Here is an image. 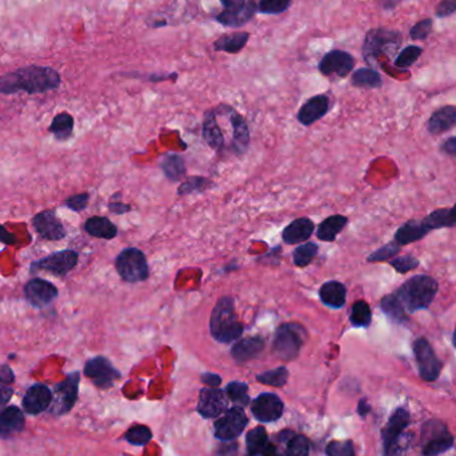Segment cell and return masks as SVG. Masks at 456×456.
<instances>
[{"label":"cell","mask_w":456,"mask_h":456,"mask_svg":"<svg viewBox=\"0 0 456 456\" xmlns=\"http://www.w3.org/2000/svg\"><path fill=\"white\" fill-rule=\"evenodd\" d=\"M60 83L62 79L56 69L44 66H27L0 76V94H43L59 88Z\"/></svg>","instance_id":"cell-1"},{"label":"cell","mask_w":456,"mask_h":456,"mask_svg":"<svg viewBox=\"0 0 456 456\" xmlns=\"http://www.w3.org/2000/svg\"><path fill=\"white\" fill-rule=\"evenodd\" d=\"M438 291L439 284L434 277L415 275L404 282V284H401L395 293L406 311L413 314L420 310H427L434 302Z\"/></svg>","instance_id":"cell-2"},{"label":"cell","mask_w":456,"mask_h":456,"mask_svg":"<svg viewBox=\"0 0 456 456\" xmlns=\"http://www.w3.org/2000/svg\"><path fill=\"white\" fill-rule=\"evenodd\" d=\"M209 331L219 343H233L242 336L244 326L237 320L233 298L224 296L218 300L209 319Z\"/></svg>","instance_id":"cell-3"},{"label":"cell","mask_w":456,"mask_h":456,"mask_svg":"<svg viewBox=\"0 0 456 456\" xmlns=\"http://www.w3.org/2000/svg\"><path fill=\"white\" fill-rule=\"evenodd\" d=\"M401 44V34L391 28H373L363 43V57L370 66H378L380 56H394Z\"/></svg>","instance_id":"cell-4"},{"label":"cell","mask_w":456,"mask_h":456,"mask_svg":"<svg viewBox=\"0 0 456 456\" xmlns=\"http://www.w3.org/2000/svg\"><path fill=\"white\" fill-rule=\"evenodd\" d=\"M455 438L445 423L439 419H431L420 429L422 456H439L454 447Z\"/></svg>","instance_id":"cell-5"},{"label":"cell","mask_w":456,"mask_h":456,"mask_svg":"<svg viewBox=\"0 0 456 456\" xmlns=\"http://www.w3.org/2000/svg\"><path fill=\"white\" fill-rule=\"evenodd\" d=\"M305 339V330L296 323H286L277 329L274 339V354L279 359H295Z\"/></svg>","instance_id":"cell-6"},{"label":"cell","mask_w":456,"mask_h":456,"mask_svg":"<svg viewBox=\"0 0 456 456\" xmlns=\"http://www.w3.org/2000/svg\"><path fill=\"white\" fill-rule=\"evenodd\" d=\"M115 267L120 277L128 283L144 282L150 275L146 255L138 249L122 251L115 261Z\"/></svg>","instance_id":"cell-7"},{"label":"cell","mask_w":456,"mask_h":456,"mask_svg":"<svg viewBox=\"0 0 456 456\" xmlns=\"http://www.w3.org/2000/svg\"><path fill=\"white\" fill-rule=\"evenodd\" d=\"M221 3L223 11L215 16V20L224 27H243L258 13L254 0H221Z\"/></svg>","instance_id":"cell-8"},{"label":"cell","mask_w":456,"mask_h":456,"mask_svg":"<svg viewBox=\"0 0 456 456\" xmlns=\"http://www.w3.org/2000/svg\"><path fill=\"white\" fill-rule=\"evenodd\" d=\"M413 350L420 378L429 383L438 380L442 373L443 361L436 357L429 340L426 338H417Z\"/></svg>","instance_id":"cell-9"},{"label":"cell","mask_w":456,"mask_h":456,"mask_svg":"<svg viewBox=\"0 0 456 456\" xmlns=\"http://www.w3.org/2000/svg\"><path fill=\"white\" fill-rule=\"evenodd\" d=\"M79 382V373H72L63 382L56 385L53 391V401L48 407V411L51 414L64 415L72 410L78 399Z\"/></svg>","instance_id":"cell-10"},{"label":"cell","mask_w":456,"mask_h":456,"mask_svg":"<svg viewBox=\"0 0 456 456\" xmlns=\"http://www.w3.org/2000/svg\"><path fill=\"white\" fill-rule=\"evenodd\" d=\"M411 423V415L406 407H398L388 419L387 424L382 429L383 456H389L395 445L401 441L406 429Z\"/></svg>","instance_id":"cell-11"},{"label":"cell","mask_w":456,"mask_h":456,"mask_svg":"<svg viewBox=\"0 0 456 456\" xmlns=\"http://www.w3.org/2000/svg\"><path fill=\"white\" fill-rule=\"evenodd\" d=\"M78 264V252L72 249H64L55 252L44 259L34 263L31 270H42L56 277H64Z\"/></svg>","instance_id":"cell-12"},{"label":"cell","mask_w":456,"mask_h":456,"mask_svg":"<svg viewBox=\"0 0 456 456\" xmlns=\"http://www.w3.org/2000/svg\"><path fill=\"white\" fill-rule=\"evenodd\" d=\"M247 416L244 411L239 407L228 410L226 415L218 419L215 423V435L223 442H230L236 439L243 429L247 426Z\"/></svg>","instance_id":"cell-13"},{"label":"cell","mask_w":456,"mask_h":456,"mask_svg":"<svg viewBox=\"0 0 456 456\" xmlns=\"http://www.w3.org/2000/svg\"><path fill=\"white\" fill-rule=\"evenodd\" d=\"M84 375L102 389L112 387L113 382L120 378V373L104 357H97L88 360L84 366Z\"/></svg>","instance_id":"cell-14"},{"label":"cell","mask_w":456,"mask_h":456,"mask_svg":"<svg viewBox=\"0 0 456 456\" xmlns=\"http://www.w3.org/2000/svg\"><path fill=\"white\" fill-rule=\"evenodd\" d=\"M355 67V59L343 50H331L319 62V71L324 76L346 78Z\"/></svg>","instance_id":"cell-15"},{"label":"cell","mask_w":456,"mask_h":456,"mask_svg":"<svg viewBox=\"0 0 456 456\" xmlns=\"http://www.w3.org/2000/svg\"><path fill=\"white\" fill-rule=\"evenodd\" d=\"M284 410V404L280 398L274 394L259 395L251 406V411L259 422H274L277 420Z\"/></svg>","instance_id":"cell-16"},{"label":"cell","mask_w":456,"mask_h":456,"mask_svg":"<svg viewBox=\"0 0 456 456\" xmlns=\"http://www.w3.org/2000/svg\"><path fill=\"white\" fill-rule=\"evenodd\" d=\"M25 295L28 303L42 308L53 303L57 296V289L53 283L44 279H31L25 287Z\"/></svg>","instance_id":"cell-17"},{"label":"cell","mask_w":456,"mask_h":456,"mask_svg":"<svg viewBox=\"0 0 456 456\" xmlns=\"http://www.w3.org/2000/svg\"><path fill=\"white\" fill-rule=\"evenodd\" d=\"M32 226L36 233L47 240H60L66 236L63 223L57 219L55 211L47 209L42 211L32 219Z\"/></svg>","instance_id":"cell-18"},{"label":"cell","mask_w":456,"mask_h":456,"mask_svg":"<svg viewBox=\"0 0 456 456\" xmlns=\"http://www.w3.org/2000/svg\"><path fill=\"white\" fill-rule=\"evenodd\" d=\"M227 398L218 388H205L200 391L198 411L203 417H216L227 410Z\"/></svg>","instance_id":"cell-19"},{"label":"cell","mask_w":456,"mask_h":456,"mask_svg":"<svg viewBox=\"0 0 456 456\" xmlns=\"http://www.w3.org/2000/svg\"><path fill=\"white\" fill-rule=\"evenodd\" d=\"M53 401L51 389L42 383H36L28 388L23 398V408L31 415H38L48 410Z\"/></svg>","instance_id":"cell-20"},{"label":"cell","mask_w":456,"mask_h":456,"mask_svg":"<svg viewBox=\"0 0 456 456\" xmlns=\"http://www.w3.org/2000/svg\"><path fill=\"white\" fill-rule=\"evenodd\" d=\"M330 110V97L317 95L304 103L298 113V120L304 125H311L322 119Z\"/></svg>","instance_id":"cell-21"},{"label":"cell","mask_w":456,"mask_h":456,"mask_svg":"<svg viewBox=\"0 0 456 456\" xmlns=\"http://www.w3.org/2000/svg\"><path fill=\"white\" fill-rule=\"evenodd\" d=\"M26 419L20 408L10 406L0 411V436L10 438L25 429Z\"/></svg>","instance_id":"cell-22"},{"label":"cell","mask_w":456,"mask_h":456,"mask_svg":"<svg viewBox=\"0 0 456 456\" xmlns=\"http://www.w3.org/2000/svg\"><path fill=\"white\" fill-rule=\"evenodd\" d=\"M429 226L426 224L424 219L423 221H410L404 223L398 228V231L395 233L394 240L399 244V246H407L411 244L414 242H419L420 239H423L424 236L429 234Z\"/></svg>","instance_id":"cell-23"},{"label":"cell","mask_w":456,"mask_h":456,"mask_svg":"<svg viewBox=\"0 0 456 456\" xmlns=\"http://www.w3.org/2000/svg\"><path fill=\"white\" fill-rule=\"evenodd\" d=\"M263 348L264 339L261 336H254L236 342L235 346L231 350V354L237 363H246L249 360L255 359L262 352Z\"/></svg>","instance_id":"cell-24"},{"label":"cell","mask_w":456,"mask_h":456,"mask_svg":"<svg viewBox=\"0 0 456 456\" xmlns=\"http://www.w3.org/2000/svg\"><path fill=\"white\" fill-rule=\"evenodd\" d=\"M314 221L308 218H300L290 223L283 231V240L287 244H298L310 239L314 233Z\"/></svg>","instance_id":"cell-25"},{"label":"cell","mask_w":456,"mask_h":456,"mask_svg":"<svg viewBox=\"0 0 456 456\" xmlns=\"http://www.w3.org/2000/svg\"><path fill=\"white\" fill-rule=\"evenodd\" d=\"M456 125V107L455 106H445L432 113L429 118V132L434 135L443 134L445 131H450Z\"/></svg>","instance_id":"cell-26"},{"label":"cell","mask_w":456,"mask_h":456,"mask_svg":"<svg viewBox=\"0 0 456 456\" xmlns=\"http://www.w3.org/2000/svg\"><path fill=\"white\" fill-rule=\"evenodd\" d=\"M320 300L326 305L339 310L346 304L347 290L346 286L340 282H327L319 290Z\"/></svg>","instance_id":"cell-27"},{"label":"cell","mask_w":456,"mask_h":456,"mask_svg":"<svg viewBox=\"0 0 456 456\" xmlns=\"http://www.w3.org/2000/svg\"><path fill=\"white\" fill-rule=\"evenodd\" d=\"M203 138L206 139L209 147L215 151H221L224 147V135L218 125V115L215 110H209L205 113L203 122Z\"/></svg>","instance_id":"cell-28"},{"label":"cell","mask_w":456,"mask_h":456,"mask_svg":"<svg viewBox=\"0 0 456 456\" xmlns=\"http://www.w3.org/2000/svg\"><path fill=\"white\" fill-rule=\"evenodd\" d=\"M249 39V32H234L223 35L214 42V50L227 54H237L247 46Z\"/></svg>","instance_id":"cell-29"},{"label":"cell","mask_w":456,"mask_h":456,"mask_svg":"<svg viewBox=\"0 0 456 456\" xmlns=\"http://www.w3.org/2000/svg\"><path fill=\"white\" fill-rule=\"evenodd\" d=\"M84 230L87 231V234L94 236V237L107 239V240H111L118 235L116 226L104 216L90 218L84 224Z\"/></svg>","instance_id":"cell-30"},{"label":"cell","mask_w":456,"mask_h":456,"mask_svg":"<svg viewBox=\"0 0 456 456\" xmlns=\"http://www.w3.org/2000/svg\"><path fill=\"white\" fill-rule=\"evenodd\" d=\"M230 118H231L233 130H234L233 143H234L236 152L246 151V148L249 147V128H247V125H246V120L234 109H231Z\"/></svg>","instance_id":"cell-31"},{"label":"cell","mask_w":456,"mask_h":456,"mask_svg":"<svg viewBox=\"0 0 456 456\" xmlns=\"http://www.w3.org/2000/svg\"><path fill=\"white\" fill-rule=\"evenodd\" d=\"M424 221L431 231L444 227H456V205L451 208H441L431 212L427 218H424Z\"/></svg>","instance_id":"cell-32"},{"label":"cell","mask_w":456,"mask_h":456,"mask_svg":"<svg viewBox=\"0 0 456 456\" xmlns=\"http://www.w3.org/2000/svg\"><path fill=\"white\" fill-rule=\"evenodd\" d=\"M347 218L343 215H333L327 218L326 221H322L319 226L318 235L320 240L323 242H333L336 236L342 233V230L346 227Z\"/></svg>","instance_id":"cell-33"},{"label":"cell","mask_w":456,"mask_h":456,"mask_svg":"<svg viewBox=\"0 0 456 456\" xmlns=\"http://www.w3.org/2000/svg\"><path fill=\"white\" fill-rule=\"evenodd\" d=\"M380 307L391 322L398 323V324H404L408 322L407 311L403 307L401 300L398 299L396 293L386 295L380 302Z\"/></svg>","instance_id":"cell-34"},{"label":"cell","mask_w":456,"mask_h":456,"mask_svg":"<svg viewBox=\"0 0 456 456\" xmlns=\"http://www.w3.org/2000/svg\"><path fill=\"white\" fill-rule=\"evenodd\" d=\"M351 83L359 88H379L382 87V76L373 69H357L351 76Z\"/></svg>","instance_id":"cell-35"},{"label":"cell","mask_w":456,"mask_h":456,"mask_svg":"<svg viewBox=\"0 0 456 456\" xmlns=\"http://www.w3.org/2000/svg\"><path fill=\"white\" fill-rule=\"evenodd\" d=\"M50 131L57 140H67L71 138L74 131V118L67 112L56 115L50 127Z\"/></svg>","instance_id":"cell-36"},{"label":"cell","mask_w":456,"mask_h":456,"mask_svg":"<svg viewBox=\"0 0 456 456\" xmlns=\"http://www.w3.org/2000/svg\"><path fill=\"white\" fill-rule=\"evenodd\" d=\"M162 168H163L167 178L174 180V181L181 179L187 172L183 158L179 155H175V153H170L165 156V159L162 162Z\"/></svg>","instance_id":"cell-37"},{"label":"cell","mask_w":456,"mask_h":456,"mask_svg":"<svg viewBox=\"0 0 456 456\" xmlns=\"http://www.w3.org/2000/svg\"><path fill=\"white\" fill-rule=\"evenodd\" d=\"M268 443L270 442H268L267 432L263 427H256V429L249 431V434L247 435V455H263Z\"/></svg>","instance_id":"cell-38"},{"label":"cell","mask_w":456,"mask_h":456,"mask_svg":"<svg viewBox=\"0 0 456 456\" xmlns=\"http://www.w3.org/2000/svg\"><path fill=\"white\" fill-rule=\"evenodd\" d=\"M373 320V314L370 305L366 303L364 300H358L355 302L352 308H351V315H350V322L354 327H368Z\"/></svg>","instance_id":"cell-39"},{"label":"cell","mask_w":456,"mask_h":456,"mask_svg":"<svg viewBox=\"0 0 456 456\" xmlns=\"http://www.w3.org/2000/svg\"><path fill=\"white\" fill-rule=\"evenodd\" d=\"M256 380L267 386L283 387L289 380V370L286 367H277L275 370L258 375Z\"/></svg>","instance_id":"cell-40"},{"label":"cell","mask_w":456,"mask_h":456,"mask_svg":"<svg viewBox=\"0 0 456 456\" xmlns=\"http://www.w3.org/2000/svg\"><path fill=\"white\" fill-rule=\"evenodd\" d=\"M318 254V246L315 243H305L293 249V263L298 267H305Z\"/></svg>","instance_id":"cell-41"},{"label":"cell","mask_w":456,"mask_h":456,"mask_svg":"<svg viewBox=\"0 0 456 456\" xmlns=\"http://www.w3.org/2000/svg\"><path fill=\"white\" fill-rule=\"evenodd\" d=\"M292 0H259L256 3L258 13L263 15H279L286 13Z\"/></svg>","instance_id":"cell-42"},{"label":"cell","mask_w":456,"mask_h":456,"mask_svg":"<svg viewBox=\"0 0 456 456\" xmlns=\"http://www.w3.org/2000/svg\"><path fill=\"white\" fill-rule=\"evenodd\" d=\"M226 392L228 395V398L231 401H234L235 404H239L242 407L247 406L249 401V386L246 383H240V382H233L230 383L227 388H226Z\"/></svg>","instance_id":"cell-43"},{"label":"cell","mask_w":456,"mask_h":456,"mask_svg":"<svg viewBox=\"0 0 456 456\" xmlns=\"http://www.w3.org/2000/svg\"><path fill=\"white\" fill-rule=\"evenodd\" d=\"M423 53V50L417 46H408L401 51L399 55L396 56L395 59V66L398 69H408L411 66H414L415 63L417 62V59L420 57Z\"/></svg>","instance_id":"cell-44"},{"label":"cell","mask_w":456,"mask_h":456,"mask_svg":"<svg viewBox=\"0 0 456 456\" xmlns=\"http://www.w3.org/2000/svg\"><path fill=\"white\" fill-rule=\"evenodd\" d=\"M399 251H401V246L395 240H392L387 244H385L383 247H380V249L373 252L367 258V261L373 263L387 262V261H391L392 258H395L399 254Z\"/></svg>","instance_id":"cell-45"},{"label":"cell","mask_w":456,"mask_h":456,"mask_svg":"<svg viewBox=\"0 0 456 456\" xmlns=\"http://www.w3.org/2000/svg\"><path fill=\"white\" fill-rule=\"evenodd\" d=\"M151 429L146 426H134L125 435V441L135 445H144L151 441Z\"/></svg>","instance_id":"cell-46"},{"label":"cell","mask_w":456,"mask_h":456,"mask_svg":"<svg viewBox=\"0 0 456 456\" xmlns=\"http://www.w3.org/2000/svg\"><path fill=\"white\" fill-rule=\"evenodd\" d=\"M310 454V442L303 435L292 436L289 441L286 456H308Z\"/></svg>","instance_id":"cell-47"},{"label":"cell","mask_w":456,"mask_h":456,"mask_svg":"<svg viewBox=\"0 0 456 456\" xmlns=\"http://www.w3.org/2000/svg\"><path fill=\"white\" fill-rule=\"evenodd\" d=\"M207 184H211V181L206 179V178H199V177L198 178H190L180 186L178 194L190 195L194 194V193H202L203 190L207 188Z\"/></svg>","instance_id":"cell-48"},{"label":"cell","mask_w":456,"mask_h":456,"mask_svg":"<svg viewBox=\"0 0 456 456\" xmlns=\"http://www.w3.org/2000/svg\"><path fill=\"white\" fill-rule=\"evenodd\" d=\"M388 262L399 274H406V272L419 267V261L413 255H403L398 258H392Z\"/></svg>","instance_id":"cell-49"},{"label":"cell","mask_w":456,"mask_h":456,"mask_svg":"<svg viewBox=\"0 0 456 456\" xmlns=\"http://www.w3.org/2000/svg\"><path fill=\"white\" fill-rule=\"evenodd\" d=\"M326 452L329 456H357L355 455V447L354 443L351 441H346V442H335L329 443Z\"/></svg>","instance_id":"cell-50"},{"label":"cell","mask_w":456,"mask_h":456,"mask_svg":"<svg viewBox=\"0 0 456 456\" xmlns=\"http://www.w3.org/2000/svg\"><path fill=\"white\" fill-rule=\"evenodd\" d=\"M432 32V20L423 19L413 26L410 31V36L413 41H426Z\"/></svg>","instance_id":"cell-51"},{"label":"cell","mask_w":456,"mask_h":456,"mask_svg":"<svg viewBox=\"0 0 456 456\" xmlns=\"http://www.w3.org/2000/svg\"><path fill=\"white\" fill-rule=\"evenodd\" d=\"M88 199H90V195L88 194L74 195V196H71V198H69V199L64 202V205H66L69 209L79 212V211H83L84 208L87 207V205H88Z\"/></svg>","instance_id":"cell-52"},{"label":"cell","mask_w":456,"mask_h":456,"mask_svg":"<svg viewBox=\"0 0 456 456\" xmlns=\"http://www.w3.org/2000/svg\"><path fill=\"white\" fill-rule=\"evenodd\" d=\"M456 13V0H442L435 10V14L438 18H447Z\"/></svg>","instance_id":"cell-53"},{"label":"cell","mask_w":456,"mask_h":456,"mask_svg":"<svg viewBox=\"0 0 456 456\" xmlns=\"http://www.w3.org/2000/svg\"><path fill=\"white\" fill-rule=\"evenodd\" d=\"M15 376L13 370L8 366L0 364V383L3 385H11L14 383Z\"/></svg>","instance_id":"cell-54"},{"label":"cell","mask_w":456,"mask_h":456,"mask_svg":"<svg viewBox=\"0 0 456 456\" xmlns=\"http://www.w3.org/2000/svg\"><path fill=\"white\" fill-rule=\"evenodd\" d=\"M202 382L206 383L207 386L216 388L221 383V378L219 375H216V373H207L202 375Z\"/></svg>","instance_id":"cell-55"},{"label":"cell","mask_w":456,"mask_h":456,"mask_svg":"<svg viewBox=\"0 0 456 456\" xmlns=\"http://www.w3.org/2000/svg\"><path fill=\"white\" fill-rule=\"evenodd\" d=\"M0 243H4V244H16L18 243V239L14 234H11L10 231H7L4 228V226L0 224Z\"/></svg>","instance_id":"cell-56"},{"label":"cell","mask_w":456,"mask_h":456,"mask_svg":"<svg viewBox=\"0 0 456 456\" xmlns=\"http://www.w3.org/2000/svg\"><path fill=\"white\" fill-rule=\"evenodd\" d=\"M13 394H14V389L13 388L10 387L8 385L0 383V407L4 406L7 401L11 399Z\"/></svg>","instance_id":"cell-57"},{"label":"cell","mask_w":456,"mask_h":456,"mask_svg":"<svg viewBox=\"0 0 456 456\" xmlns=\"http://www.w3.org/2000/svg\"><path fill=\"white\" fill-rule=\"evenodd\" d=\"M442 151L445 152L450 156L456 158V137L444 140V143L442 144Z\"/></svg>","instance_id":"cell-58"},{"label":"cell","mask_w":456,"mask_h":456,"mask_svg":"<svg viewBox=\"0 0 456 456\" xmlns=\"http://www.w3.org/2000/svg\"><path fill=\"white\" fill-rule=\"evenodd\" d=\"M109 208H110L111 212L115 214V215H122V214L131 211V206L120 203V202H112V203H110Z\"/></svg>","instance_id":"cell-59"},{"label":"cell","mask_w":456,"mask_h":456,"mask_svg":"<svg viewBox=\"0 0 456 456\" xmlns=\"http://www.w3.org/2000/svg\"><path fill=\"white\" fill-rule=\"evenodd\" d=\"M370 413H371V406L368 404V401L366 399H360L359 404H358V414L361 417H366Z\"/></svg>","instance_id":"cell-60"},{"label":"cell","mask_w":456,"mask_h":456,"mask_svg":"<svg viewBox=\"0 0 456 456\" xmlns=\"http://www.w3.org/2000/svg\"><path fill=\"white\" fill-rule=\"evenodd\" d=\"M401 0H380L382 6L386 8V10H391V8H395Z\"/></svg>","instance_id":"cell-61"},{"label":"cell","mask_w":456,"mask_h":456,"mask_svg":"<svg viewBox=\"0 0 456 456\" xmlns=\"http://www.w3.org/2000/svg\"><path fill=\"white\" fill-rule=\"evenodd\" d=\"M263 456H279V454H277V447H275L274 444L268 443L267 448H265L264 452H263Z\"/></svg>","instance_id":"cell-62"},{"label":"cell","mask_w":456,"mask_h":456,"mask_svg":"<svg viewBox=\"0 0 456 456\" xmlns=\"http://www.w3.org/2000/svg\"><path fill=\"white\" fill-rule=\"evenodd\" d=\"M452 343H454V347L456 348V326L455 330H454V335H452Z\"/></svg>","instance_id":"cell-63"}]
</instances>
